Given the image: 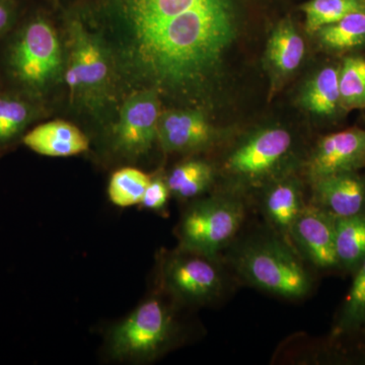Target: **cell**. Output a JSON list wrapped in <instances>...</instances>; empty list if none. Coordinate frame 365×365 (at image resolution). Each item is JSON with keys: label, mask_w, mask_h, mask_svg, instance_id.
<instances>
[{"label": "cell", "mask_w": 365, "mask_h": 365, "mask_svg": "<svg viewBox=\"0 0 365 365\" xmlns=\"http://www.w3.org/2000/svg\"><path fill=\"white\" fill-rule=\"evenodd\" d=\"M170 189L167 182L157 179L150 181L145 193H144L141 204L144 208L151 210H160L165 207L169 199Z\"/></svg>", "instance_id": "484cf974"}, {"label": "cell", "mask_w": 365, "mask_h": 365, "mask_svg": "<svg viewBox=\"0 0 365 365\" xmlns=\"http://www.w3.org/2000/svg\"><path fill=\"white\" fill-rule=\"evenodd\" d=\"M61 67V48L54 29L41 18L28 21L9 49L13 78L28 90L41 91L58 78Z\"/></svg>", "instance_id": "277c9868"}, {"label": "cell", "mask_w": 365, "mask_h": 365, "mask_svg": "<svg viewBox=\"0 0 365 365\" xmlns=\"http://www.w3.org/2000/svg\"><path fill=\"white\" fill-rule=\"evenodd\" d=\"M14 20V6L11 0H0V37L9 30Z\"/></svg>", "instance_id": "4316f807"}, {"label": "cell", "mask_w": 365, "mask_h": 365, "mask_svg": "<svg viewBox=\"0 0 365 365\" xmlns=\"http://www.w3.org/2000/svg\"><path fill=\"white\" fill-rule=\"evenodd\" d=\"M232 262L242 280L283 299H302L313 288V278L299 252L274 232L242 242Z\"/></svg>", "instance_id": "7a4b0ae2"}, {"label": "cell", "mask_w": 365, "mask_h": 365, "mask_svg": "<svg viewBox=\"0 0 365 365\" xmlns=\"http://www.w3.org/2000/svg\"><path fill=\"white\" fill-rule=\"evenodd\" d=\"M365 327V259L354 271V279L346 295L333 329L335 337L357 332Z\"/></svg>", "instance_id": "ffe728a7"}, {"label": "cell", "mask_w": 365, "mask_h": 365, "mask_svg": "<svg viewBox=\"0 0 365 365\" xmlns=\"http://www.w3.org/2000/svg\"><path fill=\"white\" fill-rule=\"evenodd\" d=\"M33 118L32 106L23 98L0 95V145L14 140Z\"/></svg>", "instance_id": "d4e9b609"}, {"label": "cell", "mask_w": 365, "mask_h": 365, "mask_svg": "<svg viewBox=\"0 0 365 365\" xmlns=\"http://www.w3.org/2000/svg\"><path fill=\"white\" fill-rule=\"evenodd\" d=\"M311 182L309 202L333 217L365 215V179L357 172L341 173Z\"/></svg>", "instance_id": "7c38bea8"}, {"label": "cell", "mask_w": 365, "mask_h": 365, "mask_svg": "<svg viewBox=\"0 0 365 365\" xmlns=\"http://www.w3.org/2000/svg\"><path fill=\"white\" fill-rule=\"evenodd\" d=\"M150 178L133 168H124L113 174L109 182L110 200L119 207H130L141 204Z\"/></svg>", "instance_id": "603a6c76"}, {"label": "cell", "mask_w": 365, "mask_h": 365, "mask_svg": "<svg viewBox=\"0 0 365 365\" xmlns=\"http://www.w3.org/2000/svg\"><path fill=\"white\" fill-rule=\"evenodd\" d=\"M302 104L314 114H334L340 105L339 71L328 67L319 71L304 90Z\"/></svg>", "instance_id": "ac0fdd59"}, {"label": "cell", "mask_w": 365, "mask_h": 365, "mask_svg": "<svg viewBox=\"0 0 365 365\" xmlns=\"http://www.w3.org/2000/svg\"><path fill=\"white\" fill-rule=\"evenodd\" d=\"M71 54L66 72V79L72 97L97 98L109 83V63L105 49L81 26H71Z\"/></svg>", "instance_id": "ba28073f"}, {"label": "cell", "mask_w": 365, "mask_h": 365, "mask_svg": "<svg viewBox=\"0 0 365 365\" xmlns=\"http://www.w3.org/2000/svg\"><path fill=\"white\" fill-rule=\"evenodd\" d=\"M335 237L336 218L311 202L290 232V242L300 256L319 269L338 268Z\"/></svg>", "instance_id": "30bf717a"}, {"label": "cell", "mask_w": 365, "mask_h": 365, "mask_svg": "<svg viewBox=\"0 0 365 365\" xmlns=\"http://www.w3.org/2000/svg\"><path fill=\"white\" fill-rule=\"evenodd\" d=\"M307 204L299 182L282 178L265 187L259 207L274 234L292 245L290 232Z\"/></svg>", "instance_id": "4fadbf2b"}, {"label": "cell", "mask_w": 365, "mask_h": 365, "mask_svg": "<svg viewBox=\"0 0 365 365\" xmlns=\"http://www.w3.org/2000/svg\"><path fill=\"white\" fill-rule=\"evenodd\" d=\"M304 43L290 21H283L268 43L269 61L282 73L294 71L304 58Z\"/></svg>", "instance_id": "e0dca14e"}, {"label": "cell", "mask_w": 365, "mask_h": 365, "mask_svg": "<svg viewBox=\"0 0 365 365\" xmlns=\"http://www.w3.org/2000/svg\"><path fill=\"white\" fill-rule=\"evenodd\" d=\"M319 40L335 50L350 49L365 42V11H355L318 31Z\"/></svg>", "instance_id": "44dd1931"}, {"label": "cell", "mask_w": 365, "mask_h": 365, "mask_svg": "<svg viewBox=\"0 0 365 365\" xmlns=\"http://www.w3.org/2000/svg\"><path fill=\"white\" fill-rule=\"evenodd\" d=\"M247 206L235 193L197 201L182 216L179 235L181 248L218 257L241 230Z\"/></svg>", "instance_id": "3957f363"}, {"label": "cell", "mask_w": 365, "mask_h": 365, "mask_svg": "<svg viewBox=\"0 0 365 365\" xmlns=\"http://www.w3.org/2000/svg\"><path fill=\"white\" fill-rule=\"evenodd\" d=\"M340 105L346 109L365 108V59L348 57L339 71Z\"/></svg>", "instance_id": "cb8c5ba5"}, {"label": "cell", "mask_w": 365, "mask_h": 365, "mask_svg": "<svg viewBox=\"0 0 365 365\" xmlns=\"http://www.w3.org/2000/svg\"><path fill=\"white\" fill-rule=\"evenodd\" d=\"M292 145L294 138L285 129H265L235 148L225 160V169L242 182L255 184L279 168Z\"/></svg>", "instance_id": "52a82bcc"}, {"label": "cell", "mask_w": 365, "mask_h": 365, "mask_svg": "<svg viewBox=\"0 0 365 365\" xmlns=\"http://www.w3.org/2000/svg\"><path fill=\"white\" fill-rule=\"evenodd\" d=\"M338 268L354 272L365 259V215L336 218Z\"/></svg>", "instance_id": "2e32d148"}, {"label": "cell", "mask_w": 365, "mask_h": 365, "mask_svg": "<svg viewBox=\"0 0 365 365\" xmlns=\"http://www.w3.org/2000/svg\"><path fill=\"white\" fill-rule=\"evenodd\" d=\"M160 103L155 91H137L124 103L115 129L118 150L130 157L143 155L158 139Z\"/></svg>", "instance_id": "9c48e42d"}, {"label": "cell", "mask_w": 365, "mask_h": 365, "mask_svg": "<svg viewBox=\"0 0 365 365\" xmlns=\"http://www.w3.org/2000/svg\"><path fill=\"white\" fill-rule=\"evenodd\" d=\"M307 31L318 32L319 29L340 21L347 14L365 11L364 0H311L304 4Z\"/></svg>", "instance_id": "7402d4cb"}, {"label": "cell", "mask_w": 365, "mask_h": 365, "mask_svg": "<svg viewBox=\"0 0 365 365\" xmlns=\"http://www.w3.org/2000/svg\"><path fill=\"white\" fill-rule=\"evenodd\" d=\"M364 1H365V0H364Z\"/></svg>", "instance_id": "83f0119b"}, {"label": "cell", "mask_w": 365, "mask_h": 365, "mask_svg": "<svg viewBox=\"0 0 365 365\" xmlns=\"http://www.w3.org/2000/svg\"><path fill=\"white\" fill-rule=\"evenodd\" d=\"M365 165V130L353 128L324 137L307 163L309 181L357 172Z\"/></svg>", "instance_id": "8fae6325"}, {"label": "cell", "mask_w": 365, "mask_h": 365, "mask_svg": "<svg viewBox=\"0 0 365 365\" xmlns=\"http://www.w3.org/2000/svg\"><path fill=\"white\" fill-rule=\"evenodd\" d=\"M174 331L169 309L160 299L151 297L113 331V355L120 359H153L170 344Z\"/></svg>", "instance_id": "5b68a950"}, {"label": "cell", "mask_w": 365, "mask_h": 365, "mask_svg": "<svg viewBox=\"0 0 365 365\" xmlns=\"http://www.w3.org/2000/svg\"><path fill=\"white\" fill-rule=\"evenodd\" d=\"M163 282L178 299L191 304H210L228 287L227 273L218 257L181 248L163 264Z\"/></svg>", "instance_id": "8992f818"}, {"label": "cell", "mask_w": 365, "mask_h": 365, "mask_svg": "<svg viewBox=\"0 0 365 365\" xmlns=\"http://www.w3.org/2000/svg\"><path fill=\"white\" fill-rule=\"evenodd\" d=\"M124 23L134 66L143 76L170 88L202 79L235 35L227 0H210L175 16Z\"/></svg>", "instance_id": "6da1fadb"}, {"label": "cell", "mask_w": 365, "mask_h": 365, "mask_svg": "<svg viewBox=\"0 0 365 365\" xmlns=\"http://www.w3.org/2000/svg\"><path fill=\"white\" fill-rule=\"evenodd\" d=\"M23 140L30 150L46 157H71L88 148L85 134L74 125L60 120L35 127Z\"/></svg>", "instance_id": "9a60e30c"}, {"label": "cell", "mask_w": 365, "mask_h": 365, "mask_svg": "<svg viewBox=\"0 0 365 365\" xmlns=\"http://www.w3.org/2000/svg\"><path fill=\"white\" fill-rule=\"evenodd\" d=\"M213 131L202 114L195 111H170L160 114L158 140L170 151L203 148L212 140Z\"/></svg>", "instance_id": "5bb4252c"}, {"label": "cell", "mask_w": 365, "mask_h": 365, "mask_svg": "<svg viewBox=\"0 0 365 365\" xmlns=\"http://www.w3.org/2000/svg\"><path fill=\"white\" fill-rule=\"evenodd\" d=\"M215 172L203 160H188L178 165L168 178L170 193L182 199L201 195L212 184Z\"/></svg>", "instance_id": "d6986e66"}]
</instances>
